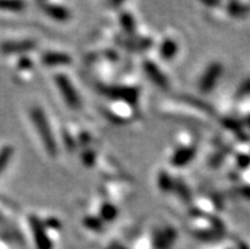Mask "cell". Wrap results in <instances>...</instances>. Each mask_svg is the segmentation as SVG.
Returning a JSON list of instances; mask_svg holds the SVG:
<instances>
[{"mask_svg":"<svg viewBox=\"0 0 250 249\" xmlns=\"http://www.w3.org/2000/svg\"><path fill=\"white\" fill-rule=\"evenodd\" d=\"M31 114L33 123H35L36 129L38 131V135L41 136L44 148L48 152V154L54 157V155H56L57 146L56 142H55L54 135H52V131H51L50 125L47 122V118H46V116L43 113V111L41 108H33Z\"/></svg>","mask_w":250,"mask_h":249,"instance_id":"obj_1","label":"cell"},{"mask_svg":"<svg viewBox=\"0 0 250 249\" xmlns=\"http://www.w3.org/2000/svg\"><path fill=\"white\" fill-rule=\"evenodd\" d=\"M56 80V84L59 87V89L62 93L63 99L66 101L67 106H70L71 108H78L80 106V99L79 95L76 94L75 89H74L73 84L69 82L66 76L63 75H57L55 78Z\"/></svg>","mask_w":250,"mask_h":249,"instance_id":"obj_2","label":"cell"},{"mask_svg":"<svg viewBox=\"0 0 250 249\" xmlns=\"http://www.w3.org/2000/svg\"><path fill=\"white\" fill-rule=\"evenodd\" d=\"M222 73V68L220 64L215 63L212 65H209L208 69L206 70V73L203 74L202 79L200 83V89L203 93H208L211 89L216 85L217 80H219L220 75Z\"/></svg>","mask_w":250,"mask_h":249,"instance_id":"obj_3","label":"cell"},{"mask_svg":"<svg viewBox=\"0 0 250 249\" xmlns=\"http://www.w3.org/2000/svg\"><path fill=\"white\" fill-rule=\"evenodd\" d=\"M32 227H33V233H35V239L37 243L38 249H51V242L48 237L44 234L43 227H42L41 223L33 220L32 223Z\"/></svg>","mask_w":250,"mask_h":249,"instance_id":"obj_4","label":"cell"},{"mask_svg":"<svg viewBox=\"0 0 250 249\" xmlns=\"http://www.w3.org/2000/svg\"><path fill=\"white\" fill-rule=\"evenodd\" d=\"M144 69H145L146 74L154 80V83H156V84L160 85V87H167V84H168V83H167V78L163 75L162 71L158 69V67H156L155 64L151 63V61H146V63L144 64Z\"/></svg>","mask_w":250,"mask_h":249,"instance_id":"obj_5","label":"cell"},{"mask_svg":"<svg viewBox=\"0 0 250 249\" xmlns=\"http://www.w3.org/2000/svg\"><path fill=\"white\" fill-rule=\"evenodd\" d=\"M43 64L55 67V65H67L71 63V57L66 54H59V52H48L42 57Z\"/></svg>","mask_w":250,"mask_h":249,"instance_id":"obj_6","label":"cell"},{"mask_svg":"<svg viewBox=\"0 0 250 249\" xmlns=\"http://www.w3.org/2000/svg\"><path fill=\"white\" fill-rule=\"evenodd\" d=\"M35 46V44L31 41H21V42H6L1 45V50L6 54H13V52H22L27 51Z\"/></svg>","mask_w":250,"mask_h":249,"instance_id":"obj_7","label":"cell"},{"mask_svg":"<svg viewBox=\"0 0 250 249\" xmlns=\"http://www.w3.org/2000/svg\"><path fill=\"white\" fill-rule=\"evenodd\" d=\"M44 12L47 13L48 16L52 17V18L57 19V21H65V19L69 18V12H67L65 8L59 5H50V4H42Z\"/></svg>","mask_w":250,"mask_h":249,"instance_id":"obj_8","label":"cell"},{"mask_svg":"<svg viewBox=\"0 0 250 249\" xmlns=\"http://www.w3.org/2000/svg\"><path fill=\"white\" fill-rule=\"evenodd\" d=\"M193 155H194L193 149H179V150L174 154L171 161H173V164L174 165L181 167V165L187 164L188 161L193 158Z\"/></svg>","mask_w":250,"mask_h":249,"instance_id":"obj_9","label":"cell"},{"mask_svg":"<svg viewBox=\"0 0 250 249\" xmlns=\"http://www.w3.org/2000/svg\"><path fill=\"white\" fill-rule=\"evenodd\" d=\"M160 54H162L163 57H165V59H170V57H173L177 54V45L173 41H170V40H167V41L163 44L162 47H160Z\"/></svg>","mask_w":250,"mask_h":249,"instance_id":"obj_10","label":"cell"},{"mask_svg":"<svg viewBox=\"0 0 250 249\" xmlns=\"http://www.w3.org/2000/svg\"><path fill=\"white\" fill-rule=\"evenodd\" d=\"M12 154H13V149L10 148V146H6V148H4L3 150L0 152V174H1V172L4 170V168L6 167L8 161L10 160Z\"/></svg>","mask_w":250,"mask_h":249,"instance_id":"obj_11","label":"cell"},{"mask_svg":"<svg viewBox=\"0 0 250 249\" xmlns=\"http://www.w3.org/2000/svg\"><path fill=\"white\" fill-rule=\"evenodd\" d=\"M102 216L104 219H107V220H112V219H114V216H116V208L113 207V206L111 205H105L103 206V208H102Z\"/></svg>","mask_w":250,"mask_h":249,"instance_id":"obj_12","label":"cell"},{"mask_svg":"<svg viewBox=\"0 0 250 249\" xmlns=\"http://www.w3.org/2000/svg\"><path fill=\"white\" fill-rule=\"evenodd\" d=\"M122 24H124L125 29L127 32H133V29H135V27H133V19L130 16L122 17Z\"/></svg>","mask_w":250,"mask_h":249,"instance_id":"obj_13","label":"cell"},{"mask_svg":"<svg viewBox=\"0 0 250 249\" xmlns=\"http://www.w3.org/2000/svg\"><path fill=\"white\" fill-rule=\"evenodd\" d=\"M24 6V4L22 3H0V8H6V9L12 10H21Z\"/></svg>","mask_w":250,"mask_h":249,"instance_id":"obj_14","label":"cell"}]
</instances>
